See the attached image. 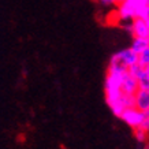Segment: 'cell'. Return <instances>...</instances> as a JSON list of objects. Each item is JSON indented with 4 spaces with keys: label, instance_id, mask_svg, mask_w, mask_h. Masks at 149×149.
I'll return each instance as SVG.
<instances>
[{
    "label": "cell",
    "instance_id": "6",
    "mask_svg": "<svg viewBox=\"0 0 149 149\" xmlns=\"http://www.w3.org/2000/svg\"><path fill=\"white\" fill-rule=\"evenodd\" d=\"M149 47V40L145 37H133V42H131V49L134 51L137 55L142 52L145 48Z\"/></svg>",
    "mask_w": 149,
    "mask_h": 149
},
{
    "label": "cell",
    "instance_id": "4",
    "mask_svg": "<svg viewBox=\"0 0 149 149\" xmlns=\"http://www.w3.org/2000/svg\"><path fill=\"white\" fill-rule=\"evenodd\" d=\"M138 91H140V88H138L137 79L127 71V74L122 79V92L127 96H134Z\"/></svg>",
    "mask_w": 149,
    "mask_h": 149
},
{
    "label": "cell",
    "instance_id": "3",
    "mask_svg": "<svg viewBox=\"0 0 149 149\" xmlns=\"http://www.w3.org/2000/svg\"><path fill=\"white\" fill-rule=\"evenodd\" d=\"M127 29L133 34V37H145V38H148L149 36V25L141 18H136L131 22H129Z\"/></svg>",
    "mask_w": 149,
    "mask_h": 149
},
{
    "label": "cell",
    "instance_id": "5",
    "mask_svg": "<svg viewBox=\"0 0 149 149\" xmlns=\"http://www.w3.org/2000/svg\"><path fill=\"white\" fill-rule=\"evenodd\" d=\"M134 107L145 113L148 112L149 111V89L148 91L140 89L134 95Z\"/></svg>",
    "mask_w": 149,
    "mask_h": 149
},
{
    "label": "cell",
    "instance_id": "1",
    "mask_svg": "<svg viewBox=\"0 0 149 149\" xmlns=\"http://www.w3.org/2000/svg\"><path fill=\"white\" fill-rule=\"evenodd\" d=\"M109 62L120 64V66H123V67H126L129 70L130 67L138 64V55L131 48H125V49H120L118 51L116 54H113Z\"/></svg>",
    "mask_w": 149,
    "mask_h": 149
},
{
    "label": "cell",
    "instance_id": "8",
    "mask_svg": "<svg viewBox=\"0 0 149 149\" xmlns=\"http://www.w3.org/2000/svg\"><path fill=\"white\" fill-rule=\"evenodd\" d=\"M138 64L142 66L144 68L146 67V66H149V47L138 54Z\"/></svg>",
    "mask_w": 149,
    "mask_h": 149
},
{
    "label": "cell",
    "instance_id": "13",
    "mask_svg": "<svg viewBox=\"0 0 149 149\" xmlns=\"http://www.w3.org/2000/svg\"><path fill=\"white\" fill-rule=\"evenodd\" d=\"M146 4H148V6H149V0H146Z\"/></svg>",
    "mask_w": 149,
    "mask_h": 149
},
{
    "label": "cell",
    "instance_id": "10",
    "mask_svg": "<svg viewBox=\"0 0 149 149\" xmlns=\"http://www.w3.org/2000/svg\"><path fill=\"white\" fill-rule=\"evenodd\" d=\"M130 1H134V3H138V4H142V6H148L146 4V0H130Z\"/></svg>",
    "mask_w": 149,
    "mask_h": 149
},
{
    "label": "cell",
    "instance_id": "15",
    "mask_svg": "<svg viewBox=\"0 0 149 149\" xmlns=\"http://www.w3.org/2000/svg\"><path fill=\"white\" fill-rule=\"evenodd\" d=\"M148 40H149V36H148Z\"/></svg>",
    "mask_w": 149,
    "mask_h": 149
},
{
    "label": "cell",
    "instance_id": "9",
    "mask_svg": "<svg viewBox=\"0 0 149 149\" xmlns=\"http://www.w3.org/2000/svg\"><path fill=\"white\" fill-rule=\"evenodd\" d=\"M138 18H141V19H144L145 22L149 25V6H146L142 11H141V14H140V17Z\"/></svg>",
    "mask_w": 149,
    "mask_h": 149
},
{
    "label": "cell",
    "instance_id": "7",
    "mask_svg": "<svg viewBox=\"0 0 149 149\" xmlns=\"http://www.w3.org/2000/svg\"><path fill=\"white\" fill-rule=\"evenodd\" d=\"M134 137L138 142H148L149 138V131H146L142 127H138V129H134Z\"/></svg>",
    "mask_w": 149,
    "mask_h": 149
},
{
    "label": "cell",
    "instance_id": "2",
    "mask_svg": "<svg viewBox=\"0 0 149 149\" xmlns=\"http://www.w3.org/2000/svg\"><path fill=\"white\" fill-rule=\"evenodd\" d=\"M119 118L134 130V129H138V127L142 126V123L145 120V112L140 111L136 107H130V108L125 109Z\"/></svg>",
    "mask_w": 149,
    "mask_h": 149
},
{
    "label": "cell",
    "instance_id": "11",
    "mask_svg": "<svg viewBox=\"0 0 149 149\" xmlns=\"http://www.w3.org/2000/svg\"><path fill=\"white\" fill-rule=\"evenodd\" d=\"M145 71H146V74H148V77H149V66H146V67H145Z\"/></svg>",
    "mask_w": 149,
    "mask_h": 149
},
{
    "label": "cell",
    "instance_id": "12",
    "mask_svg": "<svg viewBox=\"0 0 149 149\" xmlns=\"http://www.w3.org/2000/svg\"><path fill=\"white\" fill-rule=\"evenodd\" d=\"M145 149H149V141L146 142V145H145Z\"/></svg>",
    "mask_w": 149,
    "mask_h": 149
},
{
    "label": "cell",
    "instance_id": "14",
    "mask_svg": "<svg viewBox=\"0 0 149 149\" xmlns=\"http://www.w3.org/2000/svg\"><path fill=\"white\" fill-rule=\"evenodd\" d=\"M97 1H100V3H101V1H103V0H97Z\"/></svg>",
    "mask_w": 149,
    "mask_h": 149
}]
</instances>
